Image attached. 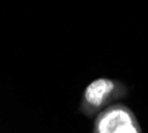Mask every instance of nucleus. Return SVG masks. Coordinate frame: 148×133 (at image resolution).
<instances>
[{
  "instance_id": "nucleus-1",
  "label": "nucleus",
  "mask_w": 148,
  "mask_h": 133,
  "mask_svg": "<svg viewBox=\"0 0 148 133\" xmlns=\"http://www.w3.org/2000/svg\"><path fill=\"white\" fill-rule=\"evenodd\" d=\"M128 88L115 78L99 77L91 81L82 95L79 109L87 117H96L108 106L116 104L117 100L125 97Z\"/></svg>"
},
{
  "instance_id": "nucleus-2",
  "label": "nucleus",
  "mask_w": 148,
  "mask_h": 133,
  "mask_svg": "<svg viewBox=\"0 0 148 133\" xmlns=\"http://www.w3.org/2000/svg\"><path fill=\"white\" fill-rule=\"evenodd\" d=\"M93 133H141L140 124L127 105L114 104L100 112L93 121Z\"/></svg>"
}]
</instances>
